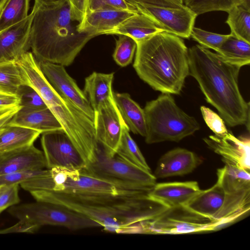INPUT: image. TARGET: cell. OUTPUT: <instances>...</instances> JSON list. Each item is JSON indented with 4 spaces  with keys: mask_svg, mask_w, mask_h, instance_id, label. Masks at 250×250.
<instances>
[{
    "mask_svg": "<svg viewBox=\"0 0 250 250\" xmlns=\"http://www.w3.org/2000/svg\"><path fill=\"white\" fill-rule=\"evenodd\" d=\"M189 73L198 82L207 102L231 127L245 125L250 130V103L238 86L241 67L199 44L188 48Z\"/></svg>",
    "mask_w": 250,
    "mask_h": 250,
    "instance_id": "cell-1",
    "label": "cell"
},
{
    "mask_svg": "<svg viewBox=\"0 0 250 250\" xmlns=\"http://www.w3.org/2000/svg\"><path fill=\"white\" fill-rule=\"evenodd\" d=\"M30 33V49L38 62L70 65L93 37L78 31L69 2L35 6Z\"/></svg>",
    "mask_w": 250,
    "mask_h": 250,
    "instance_id": "cell-2",
    "label": "cell"
},
{
    "mask_svg": "<svg viewBox=\"0 0 250 250\" xmlns=\"http://www.w3.org/2000/svg\"><path fill=\"white\" fill-rule=\"evenodd\" d=\"M136 42L133 67L140 78L155 90L179 94L189 73L183 39L164 31Z\"/></svg>",
    "mask_w": 250,
    "mask_h": 250,
    "instance_id": "cell-3",
    "label": "cell"
},
{
    "mask_svg": "<svg viewBox=\"0 0 250 250\" xmlns=\"http://www.w3.org/2000/svg\"><path fill=\"white\" fill-rule=\"evenodd\" d=\"M37 201L60 204L97 222L104 230L128 233L131 227L153 219L168 208L147 194L136 197L80 203L50 195L41 190L29 192Z\"/></svg>",
    "mask_w": 250,
    "mask_h": 250,
    "instance_id": "cell-4",
    "label": "cell"
},
{
    "mask_svg": "<svg viewBox=\"0 0 250 250\" xmlns=\"http://www.w3.org/2000/svg\"><path fill=\"white\" fill-rule=\"evenodd\" d=\"M49 169L53 188L45 191L53 196L80 203L136 197L146 195L151 189L102 177L87 167L78 169L60 167Z\"/></svg>",
    "mask_w": 250,
    "mask_h": 250,
    "instance_id": "cell-5",
    "label": "cell"
},
{
    "mask_svg": "<svg viewBox=\"0 0 250 250\" xmlns=\"http://www.w3.org/2000/svg\"><path fill=\"white\" fill-rule=\"evenodd\" d=\"M144 110L147 144L178 142L200 129L196 120L182 110L170 94L162 93L146 103Z\"/></svg>",
    "mask_w": 250,
    "mask_h": 250,
    "instance_id": "cell-6",
    "label": "cell"
},
{
    "mask_svg": "<svg viewBox=\"0 0 250 250\" xmlns=\"http://www.w3.org/2000/svg\"><path fill=\"white\" fill-rule=\"evenodd\" d=\"M8 212L41 228L49 225L65 228L71 230L101 227L97 222L63 205L41 201L17 204L10 207Z\"/></svg>",
    "mask_w": 250,
    "mask_h": 250,
    "instance_id": "cell-7",
    "label": "cell"
},
{
    "mask_svg": "<svg viewBox=\"0 0 250 250\" xmlns=\"http://www.w3.org/2000/svg\"><path fill=\"white\" fill-rule=\"evenodd\" d=\"M217 175L224 189L225 198L213 220L222 227L250 211V174L249 170L225 165L218 169Z\"/></svg>",
    "mask_w": 250,
    "mask_h": 250,
    "instance_id": "cell-8",
    "label": "cell"
},
{
    "mask_svg": "<svg viewBox=\"0 0 250 250\" xmlns=\"http://www.w3.org/2000/svg\"><path fill=\"white\" fill-rule=\"evenodd\" d=\"M220 228L216 220L180 206L168 208L153 219L140 222L139 233L180 234L213 231Z\"/></svg>",
    "mask_w": 250,
    "mask_h": 250,
    "instance_id": "cell-9",
    "label": "cell"
},
{
    "mask_svg": "<svg viewBox=\"0 0 250 250\" xmlns=\"http://www.w3.org/2000/svg\"><path fill=\"white\" fill-rule=\"evenodd\" d=\"M126 0L165 32L182 38L190 37L197 15L186 5L167 7L144 0Z\"/></svg>",
    "mask_w": 250,
    "mask_h": 250,
    "instance_id": "cell-10",
    "label": "cell"
},
{
    "mask_svg": "<svg viewBox=\"0 0 250 250\" xmlns=\"http://www.w3.org/2000/svg\"><path fill=\"white\" fill-rule=\"evenodd\" d=\"M87 168L102 177L150 188L156 183V178L151 171L135 166L117 155L110 157L100 146L95 160Z\"/></svg>",
    "mask_w": 250,
    "mask_h": 250,
    "instance_id": "cell-11",
    "label": "cell"
},
{
    "mask_svg": "<svg viewBox=\"0 0 250 250\" xmlns=\"http://www.w3.org/2000/svg\"><path fill=\"white\" fill-rule=\"evenodd\" d=\"M97 141L110 157L116 154L125 124L116 104L113 96L94 111V119Z\"/></svg>",
    "mask_w": 250,
    "mask_h": 250,
    "instance_id": "cell-12",
    "label": "cell"
},
{
    "mask_svg": "<svg viewBox=\"0 0 250 250\" xmlns=\"http://www.w3.org/2000/svg\"><path fill=\"white\" fill-rule=\"evenodd\" d=\"M41 145L46 167L78 169L86 167L82 156L63 129L42 133Z\"/></svg>",
    "mask_w": 250,
    "mask_h": 250,
    "instance_id": "cell-13",
    "label": "cell"
},
{
    "mask_svg": "<svg viewBox=\"0 0 250 250\" xmlns=\"http://www.w3.org/2000/svg\"><path fill=\"white\" fill-rule=\"evenodd\" d=\"M42 73L52 85L94 122V111L83 92L70 76L64 66L49 62H38Z\"/></svg>",
    "mask_w": 250,
    "mask_h": 250,
    "instance_id": "cell-14",
    "label": "cell"
},
{
    "mask_svg": "<svg viewBox=\"0 0 250 250\" xmlns=\"http://www.w3.org/2000/svg\"><path fill=\"white\" fill-rule=\"evenodd\" d=\"M203 140L208 147L222 157L225 165L250 171L249 135L236 137L228 131L223 136L210 135Z\"/></svg>",
    "mask_w": 250,
    "mask_h": 250,
    "instance_id": "cell-15",
    "label": "cell"
},
{
    "mask_svg": "<svg viewBox=\"0 0 250 250\" xmlns=\"http://www.w3.org/2000/svg\"><path fill=\"white\" fill-rule=\"evenodd\" d=\"M35 12L21 21L0 32V63L16 62L30 49V33Z\"/></svg>",
    "mask_w": 250,
    "mask_h": 250,
    "instance_id": "cell-16",
    "label": "cell"
},
{
    "mask_svg": "<svg viewBox=\"0 0 250 250\" xmlns=\"http://www.w3.org/2000/svg\"><path fill=\"white\" fill-rule=\"evenodd\" d=\"M45 168L43 151L34 145L0 152V175Z\"/></svg>",
    "mask_w": 250,
    "mask_h": 250,
    "instance_id": "cell-17",
    "label": "cell"
},
{
    "mask_svg": "<svg viewBox=\"0 0 250 250\" xmlns=\"http://www.w3.org/2000/svg\"><path fill=\"white\" fill-rule=\"evenodd\" d=\"M138 13L111 10L87 12L82 22L78 25V31L93 37L107 34L125 20Z\"/></svg>",
    "mask_w": 250,
    "mask_h": 250,
    "instance_id": "cell-18",
    "label": "cell"
},
{
    "mask_svg": "<svg viewBox=\"0 0 250 250\" xmlns=\"http://www.w3.org/2000/svg\"><path fill=\"white\" fill-rule=\"evenodd\" d=\"M200 161L193 152L183 148H176L160 158L154 175L156 178H163L187 174L199 165Z\"/></svg>",
    "mask_w": 250,
    "mask_h": 250,
    "instance_id": "cell-19",
    "label": "cell"
},
{
    "mask_svg": "<svg viewBox=\"0 0 250 250\" xmlns=\"http://www.w3.org/2000/svg\"><path fill=\"white\" fill-rule=\"evenodd\" d=\"M201 190L196 181L156 183L147 195L169 208L185 205Z\"/></svg>",
    "mask_w": 250,
    "mask_h": 250,
    "instance_id": "cell-20",
    "label": "cell"
},
{
    "mask_svg": "<svg viewBox=\"0 0 250 250\" xmlns=\"http://www.w3.org/2000/svg\"><path fill=\"white\" fill-rule=\"evenodd\" d=\"M7 125L34 129L41 134L63 129L58 120L48 107L36 110L20 108Z\"/></svg>",
    "mask_w": 250,
    "mask_h": 250,
    "instance_id": "cell-21",
    "label": "cell"
},
{
    "mask_svg": "<svg viewBox=\"0 0 250 250\" xmlns=\"http://www.w3.org/2000/svg\"><path fill=\"white\" fill-rule=\"evenodd\" d=\"M224 198V189L217 179L216 184L212 187L201 190L184 206L199 215L213 219L221 208Z\"/></svg>",
    "mask_w": 250,
    "mask_h": 250,
    "instance_id": "cell-22",
    "label": "cell"
},
{
    "mask_svg": "<svg viewBox=\"0 0 250 250\" xmlns=\"http://www.w3.org/2000/svg\"><path fill=\"white\" fill-rule=\"evenodd\" d=\"M113 98L129 131L145 137L146 128L144 109L127 93H113Z\"/></svg>",
    "mask_w": 250,
    "mask_h": 250,
    "instance_id": "cell-23",
    "label": "cell"
},
{
    "mask_svg": "<svg viewBox=\"0 0 250 250\" xmlns=\"http://www.w3.org/2000/svg\"><path fill=\"white\" fill-rule=\"evenodd\" d=\"M164 31L147 17L138 13L125 20L107 34L126 35L137 42Z\"/></svg>",
    "mask_w": 250,
    "mask_h": 250,
    "instance_id": "cell-24",
    "label": "cell"
},
{
    "mask_svg": "<svg viewBox=\"0 0 250 250\" xmlns=\"http://www.w3.org/2000/svg\"><path fill=\"white\" fill-rule=\"evenodd\" d=\"M114 73L93 72L85 79L83 92L94 111L102 103L113 96L112 88Z\"/></svg>",
    "mask_w": 250,
    "mask_h": 250,
    "instance_id": "cell-25",
    "label": "cell"
},
{
    "mask_svg": "<svg viewBox=\"0 0 250 250\" xmlns=\"http://www.w3.org/2000/svg\"><path fill=\"white\" fill-rule=\"evenodd\" d=\"M41 134L34 129L7 125L0 132V152L33 145Z\"/></svg>",
    "mask_w": 250,
    "mask_h": 250,
    "instance_id": "cell-26",
    "label": "cell"
},
{
    "mask_svg": "<svg viewBox=\"0 0 250 250\" xmlns=\"http://www.w3.org/2000/svg\"><path fill=\"white\" fill-rule=\"evenodd\" d=\"M216 53L227 62L240 67L250 63V43L237 39L230 33Z\"/></svg>",
    "mask_w": 250,
    "mask_h": 250,
    "instance_id": "cell-27",
    "label": "cell"
},
{
    "mask_svg": "<svg viewBox=\"0 0 250 250\" xmlns=\"http://www.w3.org/2000/svg\"><path fill=\"white\" fill-rule=\"evenodd\" d=\"M23 85H27L26 82L16 62L0 63V93L17 95Z\"/></svg>",
    "mask_w": 250,
    "mask_h": 250,
    "instance_id": "cell-28",
    "label": "cell"
},
{
    "mask_svg": "<svg viewBox=\"0 0 250 250\" xmlns=\"http://www.w3.org/2000/svg\"><path fill=\"white\" fill-rule=\"evenodd\" d=\"M116 155L135 166L151 171L137 144L131 137L129 130L125 124L123 127L122 137Z\"/></svg>",
    "mask_w": 250,
    "mask_h": 250,
    "instance_id": "cell-29",
    "label": "cell"
},
{
    "mask_svg": "<svg viewBox=\"0 0 250 250\" xmlns=\"http://www.w3.org/2000/svg\"><path fill=\"white\" fill-rule=\"evenodd\" d=\"M226 22L230 34L235 38L250 43V11L235 5L228 12Z\"/></svg>",
    "mask_w": 250,
    "mask_h": 250,
    "instance_id": "cell-30",
    "label": "cell"
},
{
    "mask_svg": "<svg viewBox=\"0 0 250 250\" xmlns=\"http://www.w3.org/2000/svg\"><path fill=\"white\" fill-rule=\"evenodd\" d=\"M30 0H8L0 12V32L25 19Z\"/></svg>",
    "mask_w": 250,
    "mask_h": 250,
    "instance_id": "cell-31",
    "label": "cell"
},
{
    "mask_svg": "<svg viewBox=\"0 0 250 250\" xmlns=\"http://www.w3.org/2000/svg\"><path fill=\"white\" fill-rule=\"evenodd\" d=\"M238 0H184V5L197 16L212 11L227 12L236 5Z\"/></svg>",
    "mask_w": 250,
    "mask_h": 250,
    "instance_id": "cell-32",
    "label": "cell"
},
{
    "mask_svg": "<svg viewBox=\"0 0 250 250\" xmlns=\"http://www.w3.org/2000/svg\"><path fill=\"white\" fill-rule=\"evenodd\" d=\"M137 48V42L132 38L119 35L113 58L116 63L122 67L129 65L132 61Z\"/></svg>",
    "mask_w": 250,
    "mask_h": 250,
    "instance_id": "cell-33",
    "label": "cell"
},
{
    "mask_svg": "<svg viewBox=\"0 0 250 250\" xmlns=\"http://www.w3.org/2000/svg\"><path fill=\"white\" fill-rule=\"evenodd\" d=\"M230 34L224 35L210 32L200 28L193 27L190 37L199 45L217 52L222 43L229 37Z\"/></svg>",
    "mask_w": 250,
    "mask_h": 250,
    "instance_id": "cell-34",
    "label": "cell"
},
{
    "mask_svg": "<svg viewBox=\"0 0 250 250\" xmlns=\"http://www.w3.org/2000/svg\"><path fill=\"white\" fill-rule=\"evenodd\" d=\"M17 96L20 100L21 108L36 110L47 107L38 92L28 85L21 86L18 91Z\"/></svg>",
    "mask_w": 250,
    "mask_h": 250,
    "instance_id": "cell-35",
    "label": "cell"
},
{
    "mask_svg": "<svg viewBox=\"0 0 250 250\" xmlns=\"http://www.w3.org/2000/svg\"><path fill=\"white\" fill-rule=\"evenodd\" d=\"M105 10L138 12L126 0H87L86 12Z\"/></svg>",
    "mask_w": 250,
    "mask_h": 250,
    "instance_id": "cell-36",
    "label": "cell"
},
{
    "mask_svg": "<svg viewBox=\"0 0 250 250\" xmlns=\"http://www.w3.org/2000/svg\"><path fill=\"white\" fill-rule=\"evenodd\" d=\"M203 118L207 126L217 136H223L228 132L222 117L210 108L203 105L200 107Z\"/></svg>",
    "mask_w": 250,
    "mask_h": 250,
    "instance_id": "cell-37",
    "label": "cell"
},
{
    "mask_svg": "<svg viewBox=\"0 0 250 250\" xmlns=\"http://www.w3.org/2000/svg\"><path fill=\"white\" fill-rule=\"evenodd\" d=\"M46 169L29 170L0 175V187L13 184H20L34 177L44 173Z\"/></svg>",
    "mask_w": 250,
    "mask_h": 250,
    "instance_id": "cell-38",
    "label": "cell"
},
{
    "mask_svg": "<svg viewBox=\"0 0 250 250\" xmlns=\"http://www.w3.org/2000/svg\"><path fill=\"white\" fill-rule=\"evenodd\" d=\"M19 185L17 184L0 187V214L20 202Z\"/></svg>",
    "mask_w": 250,
    "mask_h": 250,
    "instance_id": "cell-39",
    "label": "cell"
},
{
    "mask_svg": "<svg viewBox=\"0 0 250 250\" xmlns=\"http://www.w3.org/2000/svg\"><path fill=\"white\" fill-rule=\"evenodd\" d=\"M40 229L27 221L19 220V222L12 227L3 229H0V234L12 232L35 233Z\"/></svg>",
    "mask_w": 250,
    "mask_h": 250,
    "instance_id": "cell-40",
    "label": "cell"
},
{
    "mask_svg": "<svg viewBox=\"0 0 250 250\" xmlns=\"http://www.w3.org/2000/svg\"><path fill=\"white\" fill-rule=\"evenodd\" d=\"M87 0H70L72 13L74 19L79 23L83 19L86 13Z\"/></svg>",
    "mask_w": 250,
    "mask_h": 250,
    "instance_id": "cell-41",
    "label": "cell"
},
{
    "mask_svg": "<svg viewBox=\"0 0 250 250\" xmlns=\"http://www.w3.org/2000/svg\"><path fill=\"white\" fill-rule=\"evenodd\" d=\"M20 106V100L17 95L0 93V113Z\"/></svg>",
    "mask_w": 250,
    "mask_h": 250,
    "instance_id": "cell-42",
    "label": "cell"
},
{
    "mask_svg": "<svg viewBox=\"0 0 250 250\" xmlns=\"http://www.w3.org/2000/svg\"><path fill=\"white\" fill-rule=\"evenodd\" d=\"M20 108V106H19L0 113V132L8 125L11 118Z\"/></svg>",
    "mask_w": 250,
    "mask_h": 250,
    "instance_id": "cell-43",
    "label": "cell"
},
{
    "mask_svg": "<svg viewBox=\"0 0 250 250\" xmlns=\"http://www.w3.org/2000/svg\"><path fill=\"white\" fill-rule=\"evenodd\" d=\"M151 3L167 7H182L184 5V0H144Z\"/></svg>",
    "mask_w": 250,
    "mask_h": 250,
    "instance_id": "cell-44",
    "label": "cell"
},
{
    "mask_svg": "<svg viewBox=\"0 0 250 250\" xmlns=\"http://www.w3.org/2000/svg\"><path fill=\"white\" fill-rule=\"evenodd\" d=\"M70 0H34V5L38 6L41 5L50 6L57 5L65 2H69Z\"/></svg>",
    "mask_w": 250,
    "mask_h": 250,
    "instance_id": "cell-45",
    "label": "cell"
},
{
    "mask_svg": "<svg viewBox=\"0 0 250 250\" xmlns=\"http://www.w3.org/2000/svg\"><path fill=\"white\" fill-rule=\"evenodd\" d=\"M236 5L250 11V0H238Z\"/></svg>",
    "mask_w": 250,
    "mask_h": 250,
    "instance_id": "cell-46",
    "label": "cell"
},
{
    "mask_svg": "<svg viewBox=\"0 0 250 250\" xmlns=\"http://www.w3.org/2000/svg\"><path fill=\"white\" fill-rule=\"evenodd\" d=\"M8 0H0V12Z\"/></svg>",
    "mask_w": 250,
    "mask_h": 250,
    "instance_id": "cell-47",
    "label": "cell"
},
{
    "mask_svg": "<svg viewBox=\"0 0 250 250\" xmlns=\"http://www.w3.org/2000/svg\"></svg>",
    "mask_w": 250,
    "mask_h": 250,
    "instance_id": "cell-48",
    "label": "cell"
}]
</instances>
